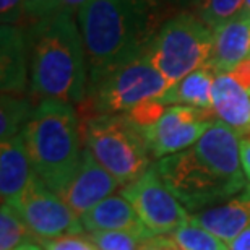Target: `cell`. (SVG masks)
Segmentation results:
<instances>
[{
    "label": "cell",
    "mask_w": 250,
    "mask_h": 250,
    "mask_svg": "<svg viewBox=\"0 0 250 250\" xmlns=\"http://www.w3.org/2000/svg\"><path fill=\"white\" fill-rule=\"evenodd\" d=\"M156 169L187 211L223 203L247 187L241 138L232 127L214 121L193 146L158 159Z\"/></svg>",
    "instance_id": "cell-1"
},
{
    "label": "cell",
    "mask_w": 250,
    "mask_h": 250,
    "mask_svg": "<svg viewBox=\"0 0 250 250\" xmlns=\"http://www.w3.org/2000/svg\"><path fill=\"white\" fill-rule=\"evenodd\" d=\"M171 17L163 0H88L77 13L88 82L142 56Z\"/></svg>",
    "instance_id": "cell-2"
},
{
    "label": "cell",
    "mask_w": 250,
    "mask_h": 250,
    "mask_svg": "<svg viewBox=\"0 0 250 250\" xmlns=\"http://www.w3.org/2000/svg\"><path fill=\"white\" fill-rule=\"evenodd\" d=\"M26 34L31 96L80 106L88 91V61L73 17L57 10L29 24Z\"/></svg>",
    "instance_id": "cell-3"
},
{
    "label": "cell",
    "mask_w": 250,
    "mask_h": 250,
    "mask_svg": "<svg viewBox=\"0 0 250 250\" xmlns=\"http://www.w3.org/2000/svg\"><path fill=\"white\" fill-rule=\"evenodd\" d=\"M80 114L73 104L42 99L23 128L31 166L39 181L61 195L77 174L83 156Z\"/></svg>",
    "instance_id": "cell-4"
},
{
    "label": "cell",
    "mask_w": 250,
    "mask_h": 250,
    "mask_svg": "<svg viewBox=\"0 0 250 250\" xmlns=\"http://www.w3.org/2000/svg\"><path fill=\"white\" fill-rule=\"evenodd\" d=\"M169 88L167 80L143 52L88 82L86 98L80 104L83 106L82 117L86 121L107 114H127L140 103L161 98Z\"/></svg>",
    "instance_id": "cell-5"
},
{
    "label": "cell",
    "mask_w": 250,
    "mask_h": 250,
    "mask_svg": "<svg viewBox=\"0 0 250 250\" xmlns=\"http://www.w3.org/2000/svg\"><path fill=\"white\" fill-rule=\"evenodd\" d=\"M84 146L124 187L137 181L151 166V153L142 128L127 114L86 119Z\"/></svg>",
    "instance_id": "cell-6"
},
{
    "label": "cell",
    "mask_w": 250,
    "mask_h": 250,
    "mask_svg": "<svg viewBox=\"0 0 250 250\" xmlns=\"http://www.w3.org/2000/svg\"><path fill=\"white\" fill-rule=\"evenodd\" d=\"M213 29L198 15L182 12L172 15L146 47V57L174 86L195 70L209 62Z\"/></svg>",
    "instance_id": "cell-7"
},
{
    "label": "cell",
    "mask_w": 250,
    "mask_h": 250,
    "mask_svg": "<svg viewBox=\"0 0 250 250\" xmlns=\"http://www.w3.org/2000/svg\"><path fill=\"white\" fill-rule=\"evenodd\" d=\"M121 195L132 203L145 228L153 236H169L190 219L186 207L163 182L156 164H151L137 181L122 187Z\"/></svg>",
    "instance_id": "cell-8"
},
{
    "label": "cell",
    "mask_w": 250,
    "mask_h": 250,
    "mask_svg": "<svg viewBox=\"0 0 250 250\" xmlns=\"http://www.w3.org/2000/svg\"><path fill=\"white\" fill-rule=\"evenodd\" d=\"M15 208L34 234L38 244L70 234H83L84 231L72 208L36 176Z\"/></svg>",
    "instance_id": "cell-9"
},
{
    "label": "cell",
    "mask_w": 250,
    "mask_h": 250,
    "mask_svg": "<svg viewBox=\"0 0 250 250\" xmlns=\"http://www.w3.org/2000/svg\"><path fill=\"white\" fill-rule=\"evenodd\" d=\"M214 117L213 109L169 106L153 127L142 130L151 158L161 159L193 146L214 122Z\"/></svg>",
    "instance_id": "cell-10"
},
{
    "label": "cell",
    "mask_w": 250,
    "mask_h": 250,
    "mask_svg": "<svg viewBox=\"0 0 250 250\" xmlns=\"http://www.w3.org/2000/svg\"><path fill=\"white\" fill-rule=\"evenodd\" d=\"M117 187L119 182L94 159L91 151L84 146L77 174L59 197L72 208V211L78 218H82L93 207L111 197Z\"/></svg>",
    "instance_id": "cell-11"
},
{
    "label": "cell",
    "mask_w": 250,
    "mask_h": 250,
    "mask_svg": "<svg viewBox=\"0 0 250 250\" xmlns=\"http://www.w3.org/2000/svg\"><path fill=\"white\" fill-rule=\"evenodd\" d=\"M28 34L15 24L0 28V86L2 93L24 94L28 83Z\"/></svg>",
    "instance_id": "cell-12"
},
{
    "label": "cell",
    "mask_w": 250,
    "mask_h": 250,
    "mask_svg": "<svg viewBox=\"0 0 250 250\" xmlns=\"http://www.w3.org/2000/svg\"><path fill=\"white\" fill-rule=\"evenodd\" d=\"M34 179L23 135L2 142L0 145V197L2 203L15 207Z\"/></svg>",
    "instance_id": "cell-13"
},
{
    "label": "cell",
    "mask_w": 250,
    "mask_h": 250,
    "mask_svg": "<svg viewBox=\"0 0 250 250\" xmlns=\"http://www.w3.org/2000/svg\"><path fill=\"white\" fill-rule=\"evenodd\" d=\"M192 219L224 242H232L250 228V186L231 200L195 213Z\"/></svg>",
    "instance_id": "cell-14"
},
{
    "label": "cell",
    "mask_w": 250,
    "mask_h": 250,
    "mask_svg": "<svg viewBox=\"0 0 250 250\" xmlns=\"http://www.w3.org/2000/svg\"><path fill=\"white\" fill-rule=\"evenodd\" d=\"M250 59V17L241 13L213 31V51L209 65L218 73H229Z\"/></svg>",
    "instance_id": "cell-15"
},
{
    "label": "cell",
    "mask_w": 250,
    "mask_h": 250,
    "mask_svg": "<svg viewBox=\"0 0 250 250\" xmlns=\"http://www.w3.org/2000/svg\"><path fill=\"white\" fill-rule=\"evenodd\" d=\"M84 231H125L140 234L143 237H151L153 234L145 228L142 219L135 211L132 203L124 195H111L96 207H93L82 218Z\"/></svg>",
    "instance_id": "cell-16"
},
{
    "label": "cell",
    "mask_w": 250,
    "mask_h": 250,
    "mask_svg": "<svg viewBox=\"0 0 250 250\" xmlns=\"http://www.w3.org/2000/svg\"><path fill=\"white\" fill-rule=\"evenodd\" d=\"M211 109L218 121L236 132L250 125V93L231 73H218L214 78Z\"/></svg>",
    "instance_id": "cell-17"
},
{
    "label": "cell",
    "mask_w": 250,
    "mask_h": 250,
    "mask_svg": "<svg viewBox=\"0 0 250 250\" xmlns=\"http://www.w3.org/2000/svg\"><path fill=\"white\" fill-rule=\"evenodd\" d=\"M218 72L213 65H203L171 86L159 98L166 106H192L211 109V89Z\"/></svg>",
    "instance_id": "cell-18"
},
{
    "label": "cell",
    "mask_w": 250,
    "mask_h": 250,
    "mask_svg": "<svg viewBox=\"0 0 250 250\" xmlns=\"http://www.w3.org/2000/svg\"><path fill=\"white\" fill-rule=\"evenodd\" d=\"M34 111L29 98L24 94H7L2 93L0 99V140H7L17 137L26 127Z\"/></svg>",
    "instance_id": "cell-19"
},
{
    "label": "cell",
    "mask_w": 250,
    "mask_h": 250,
    "mask_svg": "<svg viewBox=\"0 0 250 250\" xmlns=\"http://www.w3.org/2000/svg\"><path fill=\"white\" fill-rule=\"evenodd\" d=\"M36 237L29 231L18 209L8 203H2L0 209V250H15L24 244H34Z\"/></svg>",
    "instance_id": "cell-20"
},
{
    "label": "cell",
    "mask_w": 250,
    "mask_h": 250,
    "mask_svg": "<svg viewBox=\"0 0 250 250\" xmlns=\"http://www.w3.org/2000/svg\"><path fill=\"white\" fill-rule=\"evenodd\" d=\"M169 237L181 250H229L224 241L195 223L192 216L181 228L169 234Z\"/></svg>",
    "instance_id": "cell-21"
},
{
    "label": "cell",
    "mask_w": 250,
    "mask_h": 250,
    "mask_svg": "<svg viewBox=\"0 0 250 250\" xmlns=\"http://www.w3.org/2000/svg\"><path fill=\"white\" fill-rule=\"evenodd\" d=\"M244 0H198L193 12L213 31L242 13Z\"/></svg>",
    "instance_id": "cell-22"
},
{
    "label": "cell",
    "mask_w": 250,
    "mask_h": 250,
    "mask_svg": "<svg viewBox=\"0 0 250 250\" xmlns=\"http://www.w3.org/2000/svg\"><path fill=\"white\" fill-rule=\"evenodd\" d=\"M88 237L96 250H140L142 242L148 239L125 231H96L88 232Z\"/></svg>",
    "instance_id": "cell-23"
},
{
    "label": "cell",
    "mask_w": 250,
    "mask_h": 250,
    "mask_svg": "<svg viewBox=\"0 0 250 250\" xmlns=\"http://www.w3.org/2000/svg\"><path fill=\"white\" fill-rule=\"evenodd\" d=\"M167 107L169 106H166V104H163L159 101V98L148 99V101L140 103L137 107H133L132 111L127 112V116L138 128L145 130V128L153 127V125L164 116V112H166Z\"/></svg>",
    "instance_id": "cell-24"
},
{
    "label": "cell",
    "mask_w": 250,
    "mask_h": 250,
    "mask_svg": "<svg viewBox=\"0 0 250 250\" xmlns=\"http://www.w3.org/2000/svg\"><path fill=\"white\" fill-rule=\"evenodd\" d=\"M39 246L44 250H96L89 237L83 234H70L52 241H44Z\"/></svg>",
    "instance_id": "cell-25"
},
{
    "label": "cell",
    "mask_w": 250,
    "mask_h": 250,
    "mask_svg": "<svg viewBox=\"0 0 250 250\" xmlns=\"http://www.w3.org/2000/svg\"><path fill=\"white\" fill-rule=\"evenodd\" d=\"M61 0H24V17L29 20V24L56 13Z\"/></svg>",
    "instance_id": "cell-26"
},
{
    "label": "cell",
    "mask_w": 250,
    "mask_h": 250,
    "mask_svg": "<svg viewBox=\"0 0 250 250\" xmlns=\"http://www.w3.org/2000/svg\"><path fill=\"white\" fill-rule=\"evenodd\" d=\"M24 17V0H0V21L15 24Z\"/></svg>",
    "instance_id": "cell-27"
},
{
    "label": "cell",
    "mask_w": 250,
    "mask_h": 250,
    "mask_svg": "<svg viewBox=\"0 0 250 250\" xmlns=\"http://www.w3.org/2000/svg\"><path fill=\"white\" fill-rule=\"evenodd\" d=\"M140 250H181L171 237L164 236H151L142 242Z\"/></svg>",
    "instance_id": "cell-28"
},
{
    "label": "cell",
    "mask_w": 250,
    "mask_h": 250,
    "mask_svg": "<svg viewBox=\"0 0 250 250\" xmlns=\"http://www.w3.org/2000/svg\"><path fill=\"white\" fill-rule=\"evenodd\" d=\"M229 73H231L232 77L236 78L237 82L250 93V59L241 62L236 68L232 70V72H229Z\"/></svg>",
    "instance_id": "cell-29"
},
{
    "label": "cell",
    "mask_w": 250,
    "mask_h": 250,
    "mask_svg": "<svg viewBox=\"0 0 250 250\" xmlns=\"http://www.w3.org/2000/svg\"><path fill=\"white\" fill-rule=\"evenodd\" d=\"M88 0H61L59 3V12H63L72 17H77V13L80 12V8L86 3Z\"/></svg>",
    "instance_id": "cell-30"
},
{
    "label": "cell",
    "mask_w": 250,
    "mask_h": 250,
    "mask_svg": "<svg viewBox=\"0 0 250 250\" xmlns=\"http://www.w3.org/2000/svg\"><path fill=\"white\" fill-rule=\"evenodd\" d=\"M229 250H250V228L239 234L232 242H229Z\"/></svg>",
    "instance_id": "cell-31"
},
{
    "label": "cell",
    "mask_w": 250,
    "mask_h": 250,
    "mask_svg": "<svg viewBox=\"0 0 250 250\" xmlns=\"http://www.w3.org/2000/svg\"><path fill=\"white\" fill-rule=\"evenodd\" d=\"M241 161L244 174H246L247 182L250 186V142H244V140H241Z\"/></svg>",
    "instance_id": "cell-32"
},
{
    "label": "cell",
    "mask_w": 250,
    "mask_h": 250,
    "mask_svg": "<svg viewBox=\"0 0 250 250\" xmlns=\"http://www.w3.org/2000/svg\"><path fill=\"white\" fill-rule=\"evenodd\" d=\"M166 2H172L176 5H181V7H190V8H195V5L198 3V0H166Z\"/></svg>",
    "instance_id": "cell-33"
},
{
    "label": "cell",
    "mask_w": 250,
    "mask_h": 250,
    "mask_svg": "<svg viewBox=\"0 0 250 250\" xmlns=\"http://www.w3.org/2000/svg\"><path fill=\"white\" fill-rule=\"evenodd\" d=\"M15 250H44L39 244H24V246L15 249Z\"/></svg>",
    "instance_id": "cell-34"
},
{
    "label": "cell",
    "mask_w": 250,
    "mask_h": 250,
    "mask_svg": "<svg viewBox=\"0 0 250 250\" xmlns=\"http://www.w3.org/2000/svg\"><path fill=\"white\" fill-rule=\"evenodd\" d=\"M242 13H244V15H249V17H250V0H244Z\"/></svg>",
    "instance_id": "cell-35"
}]
</instances>
